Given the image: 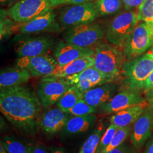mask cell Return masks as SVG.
Returning <instances> with one entry per match:
<instances>
[{
  "label": "cell",
  "mask_w": 153,
  "mask_h": 153,
  "mask_svg": "<svg viewBox=\"0 0 153 153\" xmlns=\"http://www.w3.org/2000/svg\"><path fill=\"white\" fill-rule=\"evenodd\" d=\"M1 153H8L6 151L5 148H4V146L1 143Z\"/></svg>",
  "instance_id": "cell-41"
},
{
  "label": "cell",
  "mask_w": 153,
  "mask_h": 153,
  "mask_svg": "<svg viewBox=\"0 0 153 153\" xmlns=\"http://www.w3.org/2000/svg\"><path fill=\"white\" fill-rule=\"evenodd\" d=\"M95 0H50L52 8L62 5H73L93 2Z\"/></svg>",
  "instance_id": "cell-31"
},
{
  "label": "cell",
  "mask_w": 153,
  "mask_h": 153,
  "mask_svg": "<svg viewBox=\"0 0 153 153\" xmlns=\"http://www.w3.org/2000/svg\"><path fill=\"white\" fill-rule=\"evenodd\" d=\"M105 31L98 23H90L68 28L64 41L85 48H92L98 44Z\"/></svg>",
  "instance_id": "cell-6"
},
{
  "label": "cell",
  "mask_w": 153,
  "mask_h": 153,
  "mask_svg": "<svg viewBox=\"0 0 153 153\" xmlns=\"http://www.w3.org/2000/svg\"><path fill=\"white\" fill-rule=\"evenodd\" d=\"M97 117L95 115L74 116L67 121L63 129L64 134H74L88 131L95 125Z\"/></svg>",
  "instance_id": "cell-22"
},
{
  "label": "cell",
  "mask_w": 153,
  "mask_h": 153,
  "mask_svg": "<svg viewBox=\"0 0 153 153\" xmlns=\"http://www.w3.org/2000/svg\"><path fill=\"white\" fill-rule=\"evenodd\" d=\"M98 17L94 3L67 6L61 9L59 23L61 28H70L80 25L94 22Z\"/></svg>",
  "instance_id": "cell-7"
},
{
  "label": "cell",
  "mask_w": 153,
  "mask_h": 153,
  "mask_svg": "<svg viewBox=\"0 0 153 153\" xmlns=\"http://www.w3.org/2000/svg\"><path fill=\"white\" fill-rule=\"evenodd\" d=\"M145 102L140 91L125 90L117 94L107 103L100 107L105 114H116L123 109Z\"/></svg>",
  "instance_id": "cell-14"
},
{
  "label": "cell",
  "mask_w": 153,
  "mask_h": 153,
  "mask_svg": "<svg viewBox=\"0 0 153 153\" xmlns=\"http://www.w3.org/2000/svg\"><path fill=\"white\" fill-rule=\"evenodd\" d=\"M83 93H82L75 86H71L65 93L61 97L56 103L57 106L66 112L71 108L76 103L83 99Z\"/></svg>",
  "instance_id": "cell-24"
},
{
  "label": "cell",
  "mask_w": 153,
  "mask_h": 153,
  "mask_svg": "<svg viewBox=\"0 0 153 153\" xmlns=\"http://www.w3.org/2000/svg\"><path fill=\"white\" fill-rule=\"evenodd\" d=\"M153 123V114L150 111L142 114L135 121L131 142L133 147L137 150L142 148L150 137Z\"/></svg>",
  "instance_id": "cell-18"
},
{
  "label": "cell",
  "mask_w": 153,
  "mask_h": 153,
  "mask_svg": "<svg viewBox=\"0 0 153 153\" xmlns=\"http://www.w3.org/2000/svg\"><path fill=\"white\" fill-rule=\"evenodd\" d=\"M147 99L149 103L153 109V90L147 91Z\"/></svg>",
  "instance_id": "cell-37"
},
{
  "label": "cell",
  "mask_w": 153,
  "mask_h": 153,
  "mask_svg": "<svg viewBox=\"0 0 153 153\" xmlns=\"http://www.w3.org/2000/svg\"><path fill=\"white\" fill-rule=\"evenodd\" d=\"M119 127L115 124H111L108 128L105 131L103 136L101 138L99 144L98 148L97 153H101L112 141L113 137L115 135L116 131H117Z\"/></svg>",
  "instance_id": "cell-30"
},
{
  "label": "cell",
  "mask_w": 153,
  "mask_h": 153,
  "mask_svg": "<svg viewBox=\"0 0 153 153\" xmlns=\"http://www.w3.org/2000/svg\"><path fill=\"white\" fill-rule=\"evenodd\" d=\"M145 107L146 103L143 102L120 111L111 117L110 123L119 128L128 126L142 115Z\"/></svg>",
  "instance_id": "cell-21"
},
{
  "label": "cell",
  "mask_w": 153,
  "mask_h": 153,
  "mask_svg": "<svg viewBox=\"0 0 153 153\" xmlns=\"http://www.w3.org/2000/svg\"><path fill=\"white\" fill-rule=\"evenodd\" d=\"M51 9L50 0H21L11 6L7 13L14 21L23 23Z\"/></svg>",
  "instance_id": "cell-9"
},
{
  "label": "cell",
  "mask_w": 153,
  "mask_h": 153,
  "mask_svg": "<svg viewBox=\"0 0 153 153\" xmlns=\"http://www.w3.org/2000/svg\"><path fill=\"white\" fill-rule=\"evenodd\" d=\"M16 65L27 69L34 76H51L59 66L56 59L49 54L19 57Z\"/></svg>",
  "instance_id": "cell-10"
},
{
  "label": "cell",
  "mask_w": 153,
  "mask_h": 153,
  "mask_svg": "<svg viewBox=\"0 0 153 153\" xmlns=\"http://www.w3.org/2000/svg\"><path fill=\"white\" fill-rule=\"evenodd\" d=\"M94 65L93 56H86L71 61L63 66H57L51 76L56 78H66L79 73Z\"/></svg>",
  "instance_id": "cell-20"
},
{
  "label": "cell",
  "mask_w": 153,
  "mask_h": 153,
  "mask_svg": "<svg viewBox=\"0 0 153 153\" xmlns=\"http://www.w3.org/2000/svg\"><path fill=\"white\" fill-rule=\"evenodd\" d=\"M126 10H131L133 9L139 7L145 0H121Z\"/></svg>",
  "instance_id": "cell-32"
},
{
  "label": "cell",
  "mask_w": 153,
  "mask_h": 153,
  "mask_svg": "<svg viewBox=\"0 0 153 153\" xmlns=\"http://www.w3.org/2000/svg\"><path fill=\"white\" fill-rule=\"evenodd\" d=\"M8 153H32L33 145L14 136H6L1 141Z\"/></svg>",
  "instance_id": "cell-23"
},
{
  "label": "cell",
  "mask_w": 153,
  "mask_h": 153,
  "mask_svg": "<svg viewBox=\"0 0 153 153\" xmlns=\"http://www.w3.org/2000/svg\"><path fill=\"white\" fill-rule=\"evenodd\" d=\"M137 19L138 22L153 23V0H145L138 7Z\"/></svg>",
  "instance_id": "cell-28"
},
{
  "label": "cell",
  "mask_w": 153,
  "mask_h": 153,
  "mask_svg": "<svg viewBox=\"0 0 153 153\" xmlns=\"http://www.w3.org/2000/svg\"><path fill=\"white\" fill-rule=\"evenodd\" d=\"M117 89V86L112 82L104 83L85 92L83 99L93 107H100L115 96Z\"/></svg>",
  "instance_id": "cell-17"
},
{
  "label": "cell",
  "mask_w": 153,
  "mask_h": 153,
  "mask_svg": "<svg viewBox=\"0 0 153 153\" xmlns=\"http://www.w3.org/2000/svg\"><path fill=\"white\" fill-rule=\"evenodd\" d=\"M108 43L100 42L94 47V65L99 71L116 80L120 74L126 57L123 51Z\"/></svg>",
  "instance_id": "cell-2"
},
{
  "label": "cell",
  "mask_w": 153,
  "mask_h": 153,
  "mask_svg": "<svg viewBox=\"0 0 153 153\" xmlns=\"http://www.w3.org/2000/svg\"><path fill=\"white\" fill-rule=\"evenodd\" d=\"M42 107L38 97L30 88L21 85L1 88V112L21 132L33 134L38 131Z\"/></svg>",
  "instance_id": "cell-1"
},
{
  "label": "cell",
  "mask_w": 153,
  "mask_h": 153,
  "mask_svg": "<svg viewBox=\"0 0 153 153\" xmlns=\"http://www.w3.org/2000/svg\"><path fill=\"white\" fill-rule=\"evenodd\" d=\"M107 153H135V152L128 145L122 143L119 146L111 150Z\"/></svg>",
  "instance_id": "cell-33"
},
{
  "label": "cell",
  "mask_w": 153,
  "mask_h": 153,
  "mask_svg": "<svg viewBox=\"0 0 153 153\" xmlns=\"http://www.w3.org/2000/svg\"><path fill=\"white\" fill-rule=\"evenodd\" d=\"M94 49L85 48L61 40L56 45L54 56L59 66H63L71 61L86 56H93Z\"/></svg>",
  "instance_id": "cell-15"
},
{
  "label": "cell",
  "mask_w": 153,
  "mask_h": 153,
  "mask_svg": "<svg viewBox=\"0 0 153 153\" xmlns=\"http://www.w3.org/2000/svg\"><path fill=\"white\" fill-rule=\"evenodd\" d=\"M32 153H48L46 148L41 145H36L33 146Z\"/></svg>",
  "instance_id": "cell-35"
},
{
  "label": "cell",
  "mask_w": 153,
  "mask_h": 153,
  "mask_svg": "<svg viewBox=\"0 0 153 153\" xmlns=\"http://www.w3.org/2000/svg\"><path fill=\"white\" fill-rule=\"evenodd\" d=\"M49 153H67V152L63 148L55 147L51 149Z\"/></svg>",
  "instance_id": "cell-39"
},
{
  "label": "cell",
  "mask_w": 153,
  "mask_h": 153,
  "mask_svg": "<svg viewBox=\"0 0 153 153\" xmlns=\"http://www.w3.org/2000/svg\"><path fill=\"white\" fill-rule=\"evenodd\" d=\"M97 111V108L88 104L83 99L79 100L71 108L66 112L74 116H85L92 115Z\"/></svg>",
  "instance_id": "cell-29"
},
{
  "label": "cell",
  "mask_w": 153,
  "mask_h": 153,
  "mask_svg": "<svg viewBox=\"0 0 153 153\" xmlns=\"http://www.w3.org/2000/svg\"><path fill=\"white\" fill-rule=\"evenodd\" d=\"M153 46V23L140 22L124 44L127 60L142 55Z\"/></svg>",
  "instance_id": "cell-5"
},
{
  "label": "cell",
  "mask_w": 153,
  "mask_h": 153,
  "mask_svg": "<svg viewBox=\"0 0 153 153\" xmlns=\"http://www.w3.org/2000/svg\"><path fill=\"white\" fill-rule=\"evenodd\" d=\"M69 114L59 107L49 108L41 116L40 128L47 134H56L63 130L70 119Z\"/></svg>",
  "instance_id": "cell-16"
},
{
  "label": "cell",
  "mask_w": 153,
  "mask_h": 153,
  "mask_svg": "<svg viewBox=\"0 0 153 153\" xmlns=\"http://www.w3.org/2000/svg\"><path fill=\"white\" fill-rule=\"evenodd\" d=\"M55 41L49 36H40L23 38L14 45V49L20 57L47 54L54 47Z\"/></svg>",
  "instance_id": "cell-11"
},
{
  "label": "cell",
  "mask_w": 153,
  "mask_h": 153,
  "mask_svg": "<svg viewBox=\"0 0 153 153\" xmlns=\"http://www.w3.org/2000/svg\"><path fill=\"white\" fill-rule=\"evenodd\" d=\"M94 3L98 16L114 14L124 6L121 0H95Z\"/></svg>",
  "instance_id": "cell-25"
},
{
  "label": "cell",
  "mask_w": 153,
  "mask_h": 153,
  "mask_svg": "<svg viewBox=\"0 0 153 153\" xmlns=\"http://www.w3.org/2000/svg\"><path fill=\"white\" fill-rule=\"evenodd\" d=\"M131 131V128L129 126L119 128L110 143L101 153H107L111 150L119 146L128 137Z\"/></svg>",
  "instance_id": "cell-27"
},
{
  "label": "cell",
  "mask_w": 153,
  "mask_h": 153,
  "mask_svg": "<svg viewBox=\"0 0 153 153\" xmlns=\"http://www.w3.org/2000/svg\"><path fill=\"white\" fill-rule=\"evenodd\" d=\"M145 153H153V137L147 145Z\"/></svg>",
  "instance_id": "cell-38"
},
{
  "label": "cell",
  "mask_w": 153,
  "mask_h": 153,
  "mask_svg": "<svg viewBox=\"0 0 153 153\" xmlns=\"http://www.w3.org/2000/svg\"><path fill=\"white\" fill-rule=\"evenodd\" d=\"M102 132L103 131L101 129H95L83 143L78 153H97L99 142L102 137Z\"/></svg>",
  "instance_id": "cell-26"
},
{
  "label": "cell",
  "mask_w": 153,
  "mask_h": 153,
  "mask_svg": "<svg viewBox=\"0 0 153 153\" xmlns=\"http://www.w3.org/2000/svg\"><path fill=\"white\" fill-rule=\"evenodd\" d=\"M56 15L53 9L45 11L29 22L21 23L16 30L22 34H37L42 33H58L61 30L56 20Z\"/></svg>",
  "instance_id": "cell-12"
},
{
  "label": "cell",
  "mask_w": 153,
  "mask_h": 153,
  "mask_svg": "<svg viewBox=\"0 0 153 153\" xmlns=\"http://www.w3.org/2000/svg\"><path fill=\"white\" fill-rule=\"evenodd\" d=\"M66 78L71 86H76L83 94L93 88L115 81L99 71L94 66Z\"/></svg>",
  "instance_id": "cell-13"
},
{
  "label": "cell",
  "mask_w": 153,
  "mask_h": 153,
  "mask_svg": "<svg viewBox=\"0 0 153 153\" xmlns=\"http://www.w3.org/2000/svg\"><path fill=\"white\" fill-rule=\"evenodd\" d=\"M71 86L66 78L43 77L37 87V95L43 108H48L56 103Z\"/></svg>",
  "instance_id": "cell-8"
},
{
  "label": "cell",
  "mask_w": 153,
  "mask_h": 153,
  "mask_svg": "<svg viewBox=\"0 0 153 153\" xmlns=\"http://www.w3.org/2000/svg\"><path fill=\"white\" fill-rule=\"evenodd\" d=\"M153 71V59L146 53L142 54L124 63L121 74L124 77L128 90L143 89L144 83Z\"/></svg>",
  "instance_id": "cell-3"
},
{
  "label": "cell",
  "mask_w": 153,
  "mask_h": 153,
  "mask_svg": "<svg viewBox=\"0 0 153 153\" xmlns=\"http://www.w3.org/2000/svg\"><path fill=\"white\" fill-rule=\"evenodd\" d=\"M143 89L146 91L153 90V71L151 73L145 81Z\"/></svg>",
  "instance_id": "cell-34"
},
{
  "label": "cell",
  "mask_w": 153,
  "mask_h": 153,
  "mask_svg": "<svg viewBox=\"0 0 153 153\" xmlns=\"http://www.w3.org/2000/svg\"><path fill=\"white\" fill-rule=\"evenodd\" d=\"M31 77L27 69L16 66L2 69L0 74V88H11L21 86L27 82Z\"/></svg>",
  "instance_id": "cell-19"
},
{
  "label": "cell",
  "mask_w": 153,
  "mask_h": 153,
  "mask_svg": "<svg viewBox=\"0 0 153 153\" xmlns=\"http://www.w3.org/2000/svg\"><path fill=\"white\" fill-rule=\"evenodd\" d=\"M21 0H0L1 5H13Z\"/></svg>",
  "instance_id": "cell-36"
},
{
  "label": "cell",
  "mask_w": 153,
  "mask_h": 153,
  "mask_svg": "<svg viewBox=\"0 0 153 153\" xmlns=\"http://www.w3.org/2000/svg\"><path fill=\"white\" fill-rule=\"evenodd\" d=\"M146 54L153 59V46L152 47V48L150 49V51L148 52V53H146Z\"/></svg>",
  "instance_id": "cell-40"
},
{
  "label": "cell",
  "mask_w": 153,
  "mask_h": 153,
  "mask_svg": "<svg viewBox=\"0 0 153 153\" xmlns=\"http://www.w3.org/2000/svg\"><path fill=\"white\" fill-rule=\"evenodd\" d=\"M138 22L136 12L126 10L121 13L108 24L105 37L111 44L123 48Z\"/></svg>",
  "instance_id": "cell-4"
}]
</instances>
